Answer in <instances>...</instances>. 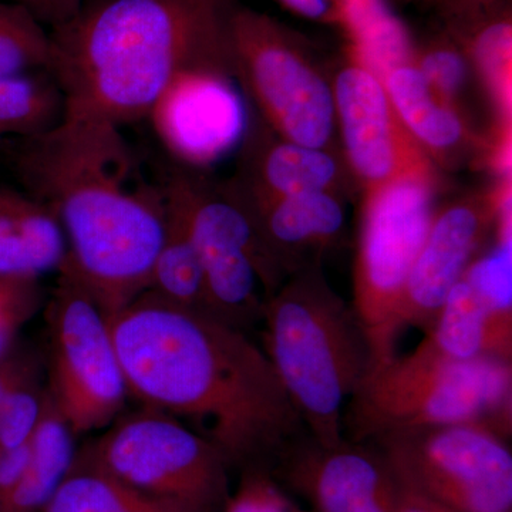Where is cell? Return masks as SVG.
Segmentation results:
<instances>
[{"label": "cell", "instance_id": "6da1fadb", "mask_svg": "<svg viewBox=\"0 0 512 512\" xmlns=\"http://www.w3.org/2000/svg\"><path fill=\"white\" fill-rule=\"evenodd\" d=\"M128 394L180 420L229 468L272 471L308 431L248 333L144 292L109 316Z\"/></svg>", "mask_w": 512, "mask_h": 512}, {"label": "cell", "instance_id": "7a4b0ae2", "mask_svg": "<svg viewBox=\"0 0 512 512\" xmlns=\"http://www.w3.org/2000/svg\"><path fill=\"white\" fill-rule=\"evenodd\" d=\"M23 191L53 211L67 266L107 318L147 291L163 242L161 185L141 177L121 128L64 114L35 136L0 138Z\"/></svg>", "mask_w": 512, "mask_h": 512}, {"label": "cell", "instance_id": "3957f363", "mask_svg": "<svg viewBox=\"0 0 512 512\" xmlns=\"http://www.w3.org/2000/svg\"><path fill=\"white\" fill-rule=\"evenodd\" d=\"M237 0H83L50 28L49 74L64 114L116 127L148 119L187 73L234 76L231 19Z\"/></svg>", "mask_w": 512, "mask_h": 512}, {"label": "cell", "instance_id": "277c9868", "mask_svg": "<svg viewBox=\"0 0 512 512\" xmlns=\"http://www.w3.org/2000/svg\"><path fill=\"white\" fill-rule=\"evenodd\" d=\"M262 350L312 439L335 446L346 404L373 366L352 303L326 281L320 264L289 276L266 299Z\"/></svg>", "mask_w": 512, "mask_h": 512}, {"label": "cell", "instance_id": "5b68a950", "mask_svg": "<svg viewBox=\"0 0 512 512\" xmlns=\"http://www.w3.org/2000/svg\"><path fill=\"white\" fill-rule=\"evenodd\" d=\"M480 424L510 439L512 362H453L414 349L370 367L346 404L343 436L369 441L396 431Z\"/></svg>", "mask_w": 512, "mask_h": 512}, {"label": "cell", "instance_id": "8992f818", "mask_svg": "<svg viewBox=\"0 0 512 512\" xmlns=\"http://www.w3.org/2000/svg\"><path fill=\"white\" fill-rule=\"evenodd\" d=\"M161 187L183 212L200 255L207 312L248 333L261 323L266 299L288 276L228 185L217 187L181 167L173 168Z\"/></svg>", "mask_w": 512, "mask_h": 512}, {"label": "cell", "instance_id": "52a82bcc", "mask_svg": "<svg viewBox=\"0 0 512 512\" xmlns=\"http://www.w3.org/2000/svg\"><path fill=\"white\" fill-rule=\"evenodd\" d=\"M77 454L140 493L194 510L221 512L231 494L229 466L220 451L180 420L150 407L120 414Z\"/></svg>", "mask_w": 512, "mask_h": 512}, {"label": "cell", "instance_id": "ba28073f", "mask_svg": "<svg viewBox=\"0 0 512 512\" xmlns=\"http://www.w3.org/2000/svg\"><path fill=\"white\" fill-rule=\"evenodd\" d=\"M57 274L46 308L47 392L77 436L107 429L130 394L106 313L67 266Z\"/></svg>", "mask_w": 512, "mask_h": 512}, {"label": "cell", "instance_id": "9c48e42d", "mask_svg": "<svg viewBox=\"0 0 512 512\" xmlns=\"http://www.w3.org/2000/svg\"><path fill=\"white\" fill-rule=\"evenodd\" d=\"M231 55L234 76L282 140L328 146L336 124L335 97L301 36L238 5L231 19Z\"/></svg>", "mask_w": 512, "mask_h": 512}, {"label": "cell", "instance_id": "30bf717a", "mask_svg": "<svg viewBox=\"0 0 512 512\" xmlns=\"http://www.w3.org/2000/svg\"><path fill=\"white\" fill-rule=\"evenodd\" d=\"M404 490L448 512H512L507 439L480 424L396 431L369 440Z\"/></svg>", "mask_w": 512, "mask_h": 512}, {"label": "cell", "instance_id": "8fae6325", "mask_svg": "<svg viewBox=\"0 0 512 512\" xmlns=\"http://www.w3.org/2000/svg\"><path fill=\"white\" fill-rule=\"evenodd\" d=\"M431 187L403 181L366 197L352 306L365 330L373 366L396 355L397 308L434 217Z\"/></svg>", "mask_w": 512, "mask_h": 512}, {"label": "cell", "instance_id": "7c38bea8", "mask_svg": "<svg viewBox=\"0 0 512 512\" xmlns=\"http://www.w3.org/2000/svg\"><path fill=\"white\" fill-rule=\"evenodd\" d=\"M333 97L349 163L367 194L403 181L433 185L426 151L397 116L382 80L356 57L340 70Z\"/></svg>", "mask_w": 512, "mask_h": 512}, {"label": "cell", "instance_id": "4fadbf2b", "mask_svg": "<svg viewBox=\"0 0 512 512\" xmlns=\"http://www.w3.org/2000/svg\"><path fill=\"white\" fill-rule=\"evenodd\" d=\"M271 473L302 494L313 512H394L404 493L372 441L323 446L306 433L286 448Z\"/></svg>", "mask_w": 512, "mask_h": 512}, {"label": "cell", "instance_id": "5bb4252c", "mask_svg": "<svg viewBox=\"0 0 512 512\" xmlns=\"http://www.w3.org/2000/svg\"><path fill=\"white\" fill-rule=\"evenodd\" d=\"M500 202L466 201L434 212L429 234L414 259L396 313L399 336L409 328L426 335L448 293L463 278L491 228L498 222Z\"/></svg>", "mask_w": 512, "mask_h": 512}, {"label": "cell", "instance_id": "9a60e30c", "mask_svg": "<svg viewBox=\"0 0 512 512\" xmlns=\"http://www.w3.org/2000/svg\"><path fill=\"white\" fill-rule=\"evenodd\" d=\"M148 120L161 143L185 164L211 163L245 136L244 107L229 74H183Z\"/></svg>", "mask_w": 512, "mask_h": 512}, {"label": "cell", "instance_id": "2e32d148", "mask_svg": "<svg viewBox=\"0 0 512 512\" xmlns=\"http://www.w3.org/2000/svg\"><path fill=\"white\" fill-rule=\"evenodd\" d=\"M228 187L288 278L320 264V255L338 241L345 227L342 202L329 191L264 198L249 194L235 183Z\"/></svg>", "mask_w": 512, "mask_h": 512}, {"label": "cell", "instance_id": "e0dca14e", "mask_svg": "<svg viewBox=\"0 0 512 512\" xmlns=\"http://www.w3.org/2000/svg\"><path fill=\"white\" fill-rule=\"evenodd\" d=\"M416 349L453 362H512V318L490 311L466 279L461 278L448 293L433 328Z\"/></svg>", "mask_w": 512, "mask_h": 512}, {"label": "cell", "instance_id": "ac0fdd59", "mask_svg": "<svg viewBox=\"0 0 512 512\" xmlns=\"http://www.w3.org/2000/svg\"><path fill=\"white\" fill-rule=\"evenodd\" d=\"M66 255L53 211L22 188L0 187V275L40 278L59 271Z\"/></svg>", "mask_w": 512, "mask_h": 512}, {"label": "cell", "instance_id": "d6986e66", "mask_svg": "<svg viewBox=\"0 0 512 512\" xmlns=\"http://www.w3.org/2000/svg\"><path fill=\"white\" fill-rule=\"evenodd\" d=\"M244 171L234 181L249 194L264 198L326 192L335 184L339 168L325 148L299 146L282 140L266 144L249 134Z\"/></svg>", "mask_w": 512, "mask_h": 512}, {"label": "cell", "instance_id": "ffe728a7", "mask_svg": "<svg viewBox=\"0 0 512 512\" xmlns=\"http://www.w3.org/2000/svg\"><path fill=\"white\" fill-rule=\"evenodd\" d=\"M74 433L49 392L42 417L30 439L28 464L0 512H40L63 483L76 458Z\"/></svg>", "mask_w": 512, "mask_h": 512}, {"label": "cell", "instance_id": "44dd1931", "mask_svg": "<svg viewBox=\"0 0 512 512\" xmlns=\"http://www.w3.org/2000/svg\"><path fill=\"white\" fill-rule=\"evenodd\" d=\"M164 197V237L154 259L146 292L180 308L207 312L200 255L180 207L165 192Z\"/></svg>", "mask_w": 512, "mask_h": 512}, {"label": "cell", "instance_id": "7402d4cb", "mask_svg": "<svg viewBox=\"0 0 512 512\" xmlns=\"http://www.w3.org/2000/svg\"><path fill=\"white\" fill-rule=\"evenodd\" d=\"M383 84L397 116L421 147L450 151L461 144L464 127L460 117L430 89L413 63L392 70Z\"/></svg>", "mask_w": 512, "mask_h": 512}, {"label": "cell", "instance_id": "603a6c76", "mask_svg": "<svg viewBox=\"0 0 512 512\" xmlns=\"http://www.w3.org/2000/svg\"><path fill=\"white\" fill-rule=\"evenodd\" d=\"M342 26L353 43V56L380 80L413 63L409 32L389 0H342Z\"/></svg>", "mask_w": 512, "mask_h": 512}, {"label": "cell", "instance_id": "cb8c5ba5", "mask_svg": "<svg viewBox=\"0 0 512 512\" xmlns=\"http://www.w3.org/2000/svg\"><path fill=\"white\" fill-rule=\"evenodd\" d=\"M40 512H202L150 497L87 463L76 453L73 466Z\"/></svg>", "mask_w": 512, "mask_h": 512}, {"label": "cell", "instance_id": "d4e9b609", "mask_svg": "<svg viewBox=\"0 0 512 512\" xmlns=\"http://www.w3.org/2000/svg\"><path fill=\"white\" fill-rule=\"evenodd\" d=\"M63 116V94L49 73L0 79V138L35 136Z\"/></svg>", "mask_w": 512, "mask_h": 512}, {"label": "cell", "instance_id": "484cf974", "mask_svg": "<svg viewBox=\"0 0 512 512\" xmlns=\"http://www.w3.org/2000/svg\"><path fill=\"white\" fill-rule=\"evenodd\" d=\"M52 62L49 30L28 6L0 0V79L47 72Z\"/></svg>", "mask_w": 512, "mask_h": 512}, {"label": "cell", "instance_id": "4316f807", "mask_svg": "<svg viewBox=\"0 0 512 512\" xmlns=\"http://www.w3.org/2000/svg\"><path fill=\"white\" fill-rule=\"evenodd\" d=\"M497 244L488 254L474 259L464 272L471 288L490 311L512 318L511 224L497 225Z\"/></svg>", "mask_w": 512, "mask_h": 512}, {"label": "cell", "instance_id": "83f0119b", "mask_svg": "<svg viewBox=\"0 0 512 512\" xmlns=\"http://www.w3.org/2000/svg\"><path fill=\"white\" fill-rule=\"evenodd\" d=\"M46 394L36 363L10 389L0 407V453L29 443L42 417Z\"/></svg>", "mask_w": 512, "mask_h": 512}, {"label": "cell", "instance_id": "f1b7e54d", "mask_svg": "<svg viewBox=\"0 0 512 512\" xmlns=\"http://www.w3.org/2000/svg\"><path fill=\"white\" fill-rule=\"evenodd\" d=\"M40 278L0 275V359L12 350L19 330L42 306Z\"/></svg>", "mask_w": 512, "mask_h": 512}, {"label": "cell", "instance_id": "f546056e", "mask_svg": "<svg viewBox=\"0 0 512 512\" xmlns=\"http://www.w3.org/2000/svg\"><path fill=\"white\" fill-rule=\"evenodd\" d=\"M221 512H308L286 493L274 474L264 468L244 471L237 490Z\"/></svg>", "mask_w": 512, "mask_h": 512}, {"label": "cell", "instance_id": "4dcf8cb0", "mask_svg": "<svg viewBox=\"0 0 512 512\" xmlns=\"http://www.w3.org/2000/svg\"><path fill=\"white\" fill-rule=\"evenodd\" d=\"M413 64L430 89L447 103L460 90L467 76L466 53L448 35L426 47Z\"/></svg>", "mask_w": 512, "mask_h": 512}, {"label": "cell", "instance_id": "1f68e13d", "mask_svg": "<svg viewBox=\"0 0 512 512\" xmlns=\"http://www.w3.org/2000/svg\"><path fill=\"white\" fill-rule=\"evenodd\" d=\"M282 6L313 22L342 25V0H278Z\"/></svg>", "mask_w": 512, "mask_h": 512}, {"label": "cell", "instance_id": "d6a6232c", "mask_svg": "<svg viewBox=\"0 0 512 512\" xmlns=\"http://www.w3.org/2000/svg\"><path fill=\"white\" fill-rule=\"evenodd\" d=\"M35 13L43 25L50 28L66 22L82 6L83 0H19Z\"/></svg>", "mask_w": 512, "mask_h": 512}, {"label": "cell", "instance_id": "836d02e7", "mask_svg": "<svg viewBox=\"0 0 512 512\" xmlns=\"http://www.w3.org/2000/svg\"><path fill=\"white\" fill-rule=\"evenodd\" d=\"M36 359L29 353L10 352L0 359V407L16 382L36 365Z\"/></svg>", "mask_w": 512, "mask_h": 512}, {"label": "cell", "instance_id": "e575fe53", "mask_svg": "<svg viewBox=\"0 0 512 512\" xmlns=\"http://www.w3.org/2000/svg\"><path fill=\"white\" fill-rule=\"evenodd\" d=\"M394 512H448L420 495L404 490L402 500Z\"/></svg>", "mask_w": 512, "mask_h": 512}, {"label": "cell", "instance_id": "d590c367", "mask_svg": "<svg viewBox=\"0 0 512 512\" xmlns=\"http://www.w3.org/2000/svg\"><path fill=\"white\" fill-rule=\"evenodd\" d=\"M437 5H468V3H487L495 0H434Z\"/></svg>", "mask_w": 512, "mask_h": 512}, {"label": "cell", "instance_id": "8d00e7d4", "mask_svg": "<svg viewBox=\"0 0 512 512\" xmlns=\"http://www.w3.org/2000/svg\"><path fill=\"white\" fill-rule=\"evenodd\" d=\"M13 2H19V0H13ZM20 3V2H19Z\"/></svg>", "mask_w": 512, "mask_h": 512}]
</instances>
